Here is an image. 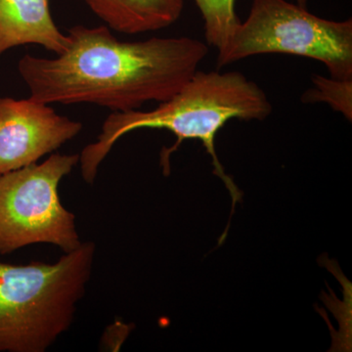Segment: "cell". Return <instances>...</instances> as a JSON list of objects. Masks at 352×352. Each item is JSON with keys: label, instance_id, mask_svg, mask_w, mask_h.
Here are the masks:
<instances>
[{"label": "cell", "instance_id": "obj_1", "mask_svg": "<svg viewBox=\"0 0 352 352\" xmlns=\"http://www.w3.org/2000/svg\"><path fill=\"white\" fill-rule=\"evenodd\" d=\"M67 36L68 48L56 58H21L18 71L34 100L138 110L177 94L208 54V44L197 38L122 41L106 25H75Z\"/></svg>", "mask_w": 352, "mask_h": 352}, {"label": "cell", "instance_id": "obj_2", "mask_svg": "<svg viewBox=\"0 0 352 352\" xmlns=\"http://www.w3.org/2000/svg\"><path fill=\"white\" fill-rule=\"evenodd\" d=\"M272 104L258 83L240 72L197 71L186 85L168 100L151 111L112 113L102 126L101 133L80 154V171L87 184H94L99 166L120 138L138 129H166L176 142L161 152L164 175H170L171 154L187 139L201 141L212 157L214 173L223 182L232 199V212L242 193L232 177L226 175L215 150V138L229 120L251 122L267 119Z\"/></svg>", "mask_w": 352, "mask_h": 352}, {"label": "cell", "instance_id": "obj_3", "mask_svg": "<svg viewBox=\"0 0 352 352\" xmlns=\"http://www.w3.org/2000/svg\"><path fill=\"white\" fill-rule=\"evenodd\" d=\"M95 252L82 242L53 264L0 261V352H45L72 327Z\"/></svg>", "mask_w": 352, "mask_h": 352}, {"label": "cell", "instance_id": "obj_4", "mask_svg": "<svg viewBox=\"0 0 352 352\" xmlns=\"http://www.w3.org/2000/svg\"><path fill=\"white\" fill-rule=\"evenodd\" d=\"M273 53L316 60L331 78L352 80V19H323L288 0H254L247 20L219 50L217 68Z\"/></svg>", "mask_w": 352, "mask_h": 352}, {"label": "cell", "instance_id": "obj_5", "mask_svg": "<svg viewBox=\"0 0 352 352\" xmlns=\"http://www.w3.org/2000/svg\"><path fill=\"white\" fill-rule=\"evenodd\" d=\"M78 161V154L56 153L43 164L0 175V254L38 243L56 245L64 254L80 247L75 214L62 205L58 192Z\"/></svg>", "mask_w": 352, "mask_h": 352}, {"label": "cell", "instance_id": "obj_6", "mask_svg": "<svg viewBox=\"0 0 352 352\" xmlns=\"http://www.w3.org/2000/svg\"><path fill=\"white\" fill-rule=\"evenodd\" d=\"M82 129V122L58 115L31 97H0V175L36 164Z\"/></svg>", "mask_w": 352, "mask_h": 352}, {"label": "cell", "instance_id": "obj_7", "mask_svg": "<svg viewBox=\"0 0 352 352\" xmlns=\"http://www.w3.org/2000/svg\"><path fill=\"white\" fill-rule=\"evenodd\" d=\"M24 44H38L56 55L68 48V36L53 21L50 0H0V55Z\"/></svg>", "mask_w": 352, "mask_h": 352}, {"label": "cell", "instance_id": "obj_8", "mask_svg": "<svg viewBox=\"0 0 352 352\" xmlns=\"http://www.w3.org/2000/svg\"><path fill=\"white\" fill-rule=\"evenodd\" d=\"M113 31L126 34L156 32L175 24L184 0H85Z\"/></svg>", "mask_w": 352, "mask_h": 352}, {"label": "cell", "instance_id": "obj_9", "mask_svg": "<svg viewBox=\"0 0 352 352\" xmlns=\"http://www.w3.org/2000/svg\"><path fill=\"white\" fill-rule=\"evenodd\" d=\"M205 23L208 45L222 50L232 38L241 21L235 13V0H195Z\"/></svg>", "mask_w": 352, "mask_h": 352}, {"label": "cell", "instance_id": "obj_10", "mask_svg": "<svg viewBox=\"0 0 352 352\" xmlns=\"http://www.w3.org/2000/svg\"><path fill=\"white\" fill-rule=\"evenodd\" d=\"M314 87L302 94L303 103L323 102L335 112L344 115L347 120H352V80H336L320 75L312 76Z\"/></svg>", "mask_w": 352, "mask_h": 352}, {"label": "cell", "instance_id": "obj_11", "mask_svg": "<svg viewBox=\"0 0 352 352\" xmlns=\"http://www.w3.org/2000/svg\"><path fill=\"white\" fill-rule=\"evenodd\" d=\"M129 327L122 322H116L106 329L102 337L101 346L106 351H118L129 333Z\"/></svg>", "mask_w": 352, "mask_h": 352}, {"label": "cell", "instance_id": "obj_12", "mask_svg": "<svg viewBox=\"0 0 352 352\" xmlns=\"http://www.w3.org/2000/svg\"><path fill=\"white\" fill-rule=\"evenodd\" d=\"M293 1L298 4V6L307 8V0H293Z\"/></svg>", "mask_w": 352, "mask_h": 352}]
</instances>
